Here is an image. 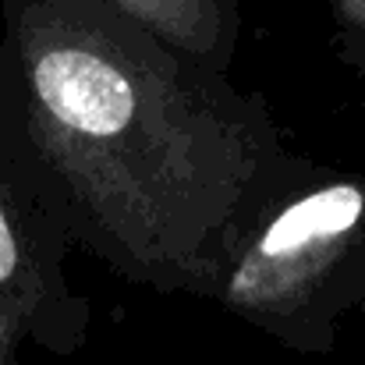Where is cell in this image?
<instances>
[{
    "label": "cell",
    "mask_w": 365,
    "mask_h": 365,
    "mask_svg": "<svg viewBox=\"0 0 365 365\" xmlns=\"http://www.w3.org/2000/svg\"><path fill=\"white\" fill-rule=\"evenodd\" d=\"M11 266H14V238H11L4 217H0V280L11 273Z\"/></svg>",
    "instance_id": "obj_3"
},
{
    "label": "cell",
    "mask_w": 365,
    "mask_h": 365,
    "mask_svg": "<svg viewBox=\"0 0 365 365\" xmlns=\"http://www.w3.org/2000/svg\"><path fill=\"white\" fill-rule=\"evenodd\" d=\"M362 213V195L351 185H337L327 192H316L309 199H302L294 210H287L266 235L262 255H287L298 252L302 245L316 242V238H330L348 231Z\"/></svg>",
    "instance_id": "obj_2"
},
{
    "label": "cell",
    "mask_w": 365,
    "mask_h": 365,
    "mask_svg": "<svg viewBox=\"0 0 365 365\" xmlns=\"http://www.w3.org/2000/svg\"><path fill=\"white\" fill-rule=\"evenodd\" d=\"M36 89L46 110L82 135H114L131 114L121 71L82 50H57L39 61Z\"/></svg>",
    "instance_id": "obj_1"
}]
</instances>
